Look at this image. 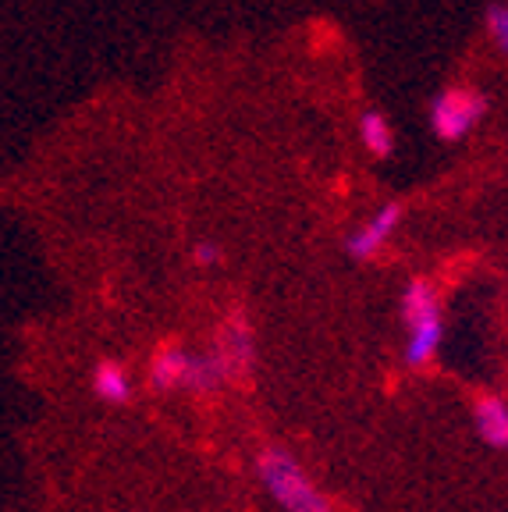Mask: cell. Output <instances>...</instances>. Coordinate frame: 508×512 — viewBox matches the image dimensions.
I'll list each match as a JSON object with an SVG mask.
<instances>
[{
  "label": "cell",
  "mask_w": 508,
  "mask_h": 512,
  "mask_svg": "<svg viewBox=\"0 0 508 512\" xmlns=\"http://www.w3.org/2000/svg\"><path fill=\"white\" fill-rule=\"evenodd\" d=\"M231 370L217 352L196 356V352L182 349V345H164L153 352L150 360V384L160 392H175V388H189V392H210L221 381H228Z\"/></svg>",
  "instance_id": "7a4b0ae2"
},
{
  "label": "cell",
  "mask_w": 508,
  "mask_h": 512,
  "mask_svg": "<svg viewBox=\"0 0 508 512\" xmlns=\"http://www.w3.org/2000/svg\"><path fill=\"white\" fill-rule=\"evenodd\" d=\"M487 96L473 86H448L434 96L430 104V128L437 139L445 143H459L466 139L480 121L487 118Z\"/></svg>",
  "instance_id": "277c9868"
},
{
  "label": "cell",
  "mask_w": 508,
  "mask_h": 512,
  "mask_svg": "<svg viewBox=\"0 0 508 512\" xmlns=\"http://www.w3.org/2000/svg\"><path fill=\"white\" fill-rule=\"evenodd\" d=\"M356 132H359V146H363L370 157L384 160L395 153V128H391L388 114L377 111V107H366V111L359 114Z\"/></svg>",
  "instance_id": "8992f818"
},
{
  "label": "cell",
  "mask_w": 508,
  "mask_h": 512,
  "mask_svg": "<svg viewBox=\"0 0 508 512\" xmlns=\"http://www.w3.org/2000/svg\"><path fill=\"white\" fill-rule=\"evenodd\" d=\"M402 320H405V363L409 367H430L445 338V317H441V303L430 281H409L402 292Z\"/></svg>",
  "instance_id": "6da1fadb"
},
{
  "label": "cell",
  "mask_w": 508,
  "mask_h": 512,
  "mask_svg": "<svg viewBox=\"0 0 508 512\" xmlns=\"http://www.w3.org/2000/svg\"><path fill=\"white\" fill-rule=\"evenodd\" d=\"M256 473H260L267 495L285 512H331V502L320 495L310 473L295 463V456H288L281 448H267L256 459Z\"/></svg>",
  "instance_id": "3957f363"
},
{
  "label": "cell",
  "mask_w": 508,
  "mask_h": 512,
  "mask_svg": "<svg viewBox=\"0 0 508 512\" xmlns=\"http://www.w3.org/2000/svg\"><path fill=\"white\" fill-rule=\"evenodd\" d=\"M192 260H196L199 267H217L221 264V246H217V242H196Z\"/></svg>",
  "instance_id": "30bf717a"
},
{
  "label": "cell",
  "mask_w": 508,
  "mask_h": 512,
  "mask_svg": "<svg viewBox=\"0 0 508 512\" xmlns=\"http://www.w3.org/2000/svg\"><path fill=\"white\" fill-rule=\"evenodd\" d=\"M93 392L96 399L111 402V406H125L132 399V374L125 363L118 360H100L93 367Z\"/></svg>",
  "instance_id": "52a82bcc"
},
{
  "label": "cell",
  "mask_w": 508,
  "mask_h": 512,
  "mask_svg": "<svg viewBox=\"0 0 508 512\" xmlns=\"http://www.w3.org/2000/svg\"><path fill=\"white\" fill-rule=\"evenodd\" d=\"M484 29H487V40L494 43V50L508 57V4H491L487 8Z\"/></svg>",
  "instance_id": "9c48e42d"
},
{
  "label": "cell",
  "mask_w": 508,
  "mask_h": 512,
  "mask_svg": "<svg viewBox=\"0 0 508 512\" xmlns=\"http://www.w3.org/2000/svg\"><path fill=\"white\" fill-rule=\"evenodd\" d=\"M473 420H477V434L491 448H508V406L498 395H484L473 406Z\"/></svg>",
  "instance_id": "ba28073f"
},
{
  "label": "cell",
  "mask_w": 508,
  "mask_h": 512,
  "mask_svg": "<svg viewBox=\"0 0 508 512\" xmlns=\"http://www.w3.org/2000/svg\"><path fill=\"white\" fill-rule=\"evenodd\" d=\"M402 217V203H381L374 214H366L349 232V239H345V249H349L352 260H374L395 239V232L402 228Z\"/></svg>",
  "instance_id": "5b68a950"
}]
</instances>
